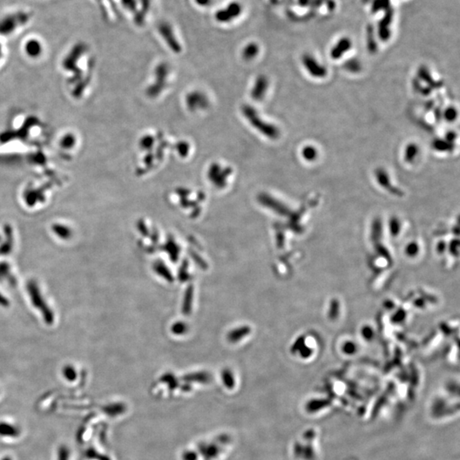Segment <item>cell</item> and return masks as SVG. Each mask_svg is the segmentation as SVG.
Segmentation results:
<instances>
[{
  "label": "cell",
  "instance_id": "6da1fadb",
  "mask_svg": "<svg viewBox=\"0 0 460 460\" xmlns=\"http://www.w3.org/2000/svg\"><path fill=\"white\" fill-rule=\"evenodd\" d=\"M34 13L25 7H12L0 11V38L18 34L31 24Z\"/></svg>",
  "mask_w": 460,
  "mask_h": 460
},
{
  "label": "cell",
  "instance_id": "7a4b0ae2",
  "mask_svg": "<svg viewBox=\"0 0 460 460\" xmlns=\"http://www.w3.org/2000/svg\"><path fill=\"white\" fill-rule=\"evenodd\" d=\"M302 62H303L305 69L308 71V74L312 77L316 78H322L327 76V69L324 66L321 65L320 62H318L310 55L306 54V55L303 56Z\"/></svg>",
  "mask_w": 460,
  "mask_h": 460
},
{
  "label": "cell",
  "instance_id": "3957f363",
  "mask_svg": "<svg viewBox=\"0 0 460 460\" xmlns=\"http://www.w3.org/2000/svg\"><path fill=\"white\" fill-rule=\"evenodd\" d=\"M375 177H376L377 183L380 184L383 190H387L389 193L395 196H403V193H404L403 191L391 184L389 174L387 173V171L384 169H376Z\"/></svg>",
  "mask_w": 460,
  "mask_h": 460
},
{
  "label": "cell",
  "instance_id": "277c9868",
  "mask_svg": "<svg viewBox=\"0 0 460 460\" xmlns=\"http://www.w3.org/2000/svg\"><path fill=\"white\" fill-rule=\"evenodd\" d=\"M393 14H394V11L391 8L386 9L385 15L379 24V35H380V39L383 42L389 40L390 38L389 25L393 20Z\"/></svg>",
  "mask_w": 460,
  "mask_h": 460
},
{
  "label": "cell",
  "instance_id": "5b68a950",
  "mask_svg": "<svg viewBox=\"0 0 460 460\" xmlns=\"http://www.w3.org/2000/svg\"><path fill=\"white\" fill-rule=\"evenodd\" d=\"M352 42L348 38H342L331 50V57L333 60L340 59L346 52L351 49Z\"/></svg>",
  "mask_w": 460,
  "mask_h": 460
},
{
  "label": "cell",
  "instance_id": "8992f818",
  "mask_svg": "<svg viewBox=\"0 0 460 460\" xmlns=\"http://www.w3.org/2000/svg\"><path fill=\"white\" fill-rule=\"evenodd\" d=\"M43 44L38 38L32 37L26 40L24 50L26 53L30 56H38L42 52Z\"/></svg>",
  "mask_w": 460,
  "mask_h": 460
},
{
  "label": "cell",
  "instance_id": "52a82bcc",
  "mask_svg": "<svg viewBox=\"0 0 460 460\" xmlns=\"http://www.w3.org/2000/svg\"><path fill=\"white\" fill-rule=\"evenodd\" d=\"M418 75L423 82H425L426 84H428V87L433 88V89H437V88H440L442 85V82L441 81H436L432 78V76L430 75L429 73V69H427L426 67H420L419 70H418Z\"/></svg>",
  "mask_w": 460,
  "mask_h": 460
},
{
  "label": "cell",
  "instance_id": "ba28073f",
  "mask_svg": "<svg viewBox=\"0 0 460 460\" xmlns=\"http://www.w3.org/2000/svg\"><path fill=\"white\" fill-rule=\"evenodd\" d=\"M420 153V147L414 143L407 144L404 150V160L408 164H412L415 161L417 157Z\"/></svg>",
  "mask_w": 460,
  "mask_h": 460
},
{
  "label": "cell",
  "instance_id": "9c48e42d",
  "mask_svg": "<svg viewBox=\"0 0 460 460\" xmlns=\"http://www.w3.org/2000/svg\"><path fill=\"white\" fill-rule=\"evenodd\" d=\"M432 148L438 152H452L454 150V144L446 139H435L433 141Z\"/></svg>",
  "mask_w": 460,
  "mask_h": 460
},
{
  "label": "cell",
  "instance_id": "30bf717a",
  "mask_svg": "<svg viewBox=\"0 0 460 460\" xmlns=\"http://www.w3.org/2000/svg\"><path fill=\"white\" fill-rule=\"evenodd\" d=\"M367 49L369 50L371 54H375L378 50V45H377L376 40L374 38V32L372 25H368L367 30Z\"/></svg>",
  "mask_w": 460,
  "mask_h": 460
},
{
  "label": "cell",
  "instance_id": "8fae6325",
  "mask_svg": "<svg viewBox=\"0 0 460 460\" xmlns=\"http://www.w3.org/2000/svg\"><path fill=\"white\" fill-rule=\"evenodd\" d=\"M302 156L303 158L308 162H313L317 159L318 157V151L314 146H311V145H308V146H305L303 150H302Z\"/></svg>",
  "mask_w": 460,
  "mask_h": 460
},
{
  "label": "cell",
  "instance_id": "7c38bea8",
  "mask_svg": "<svg viewBox=\"0 0 460 460\" xmlns=\"http://www.w3.org/2000/svg\"><path fill=\"white\" fill-rule=\"evenodd\" d=\"M445 120L448 122H454L458 117L457 109L454 107H449L443 113Z\"/></svg>",
  "mask_w": 460,
  "mask_h": 460
},
{
  "label": "cell",
  "instance_id": "4fadbf2b",
  "mask_svg": "<svg viewBox=\"0 0 460 460\" xmlns=\"http://www.w3.org/2000/svg\"><path fill=\"white\" fill-rule=\"evenodd\" d=\"M345 68L352 73H358L361 69V64L357 60H349L345 63Z\"/></svg>",
  "mask_w": 460,
  "mask_h": 460
},
{
  "label": "cell",
  "instance_id": "5bb4252c",
  "mask_svg": "<svg viewBox=\"0 0 460 460\" xmlns=\"http://www.w3.org/2000/svg\"><path fill=\"white\" fill-rule=\"evenodd\" d=\"M380 9H383V4L381 0H374L373 6H372V13L375 14V13L379 12Z\"/></svg>",
  "mask_w": 460,
  "mask_h": 460
},
{
  "label": "cell",
  "instance_id": "9a60e30c",
  "mask_svg": "<svg viewBox=\"0 0 460 460\" xmlns=\"http://www.w3.org/2000/svg\"><path fill=\"white\" fill-rule=\"evenodd\" d=\"M457 138V134L455 133L454 131H449L448 133H447L446 135V140L450 142V143H454V141L456 140Z\"/></svg>",
  "mask_w": 460,
  "mask_h": 460
},
{
  "label": "cell",
  "instance_id": "2e32d148",
  "mask_svg": "<svg viewBox=\"0 0 460 460\" xmlns=\"http://www.w3.org/2000/svg\"><path fill=\"white\" fill-rule=\"evenodd\" d=\"M383 4V9H387L390 8L389 6V0H381Z\"/></svg>",
  "mask_w": 460,
  "mask_h": 460
},
{
  "label": "cell",
  "instance_id": "e0dca14e",
  "mask_svg": "<svg viewBox=\"0 0 460 460\" xmlns=\"http://www.w3.org/2000/svg\"><path fill=\"white\" fill-rule=\"evenodd\" d=\"M308 2H309V0H299V3L301 4L302 6H306Z\"/></svg>",
  "mask_w": 460,
  "mask_h": 460
},
{
  "label": "cell",
  "instance_id": "ac0fdd59",
  "mask_svg": "<svg viewBox=\"0 0 460 460\" xmlns=\"http://www.w3.org/2000/svg\"><path fill=\"white\" fill-rule=\"evenodd\" d=\"M199 2V4H207V2L209 3V0H197Z\"/></svg>",
  "mask_w": 460,
  "mask_h": 460
}]
</instances>
